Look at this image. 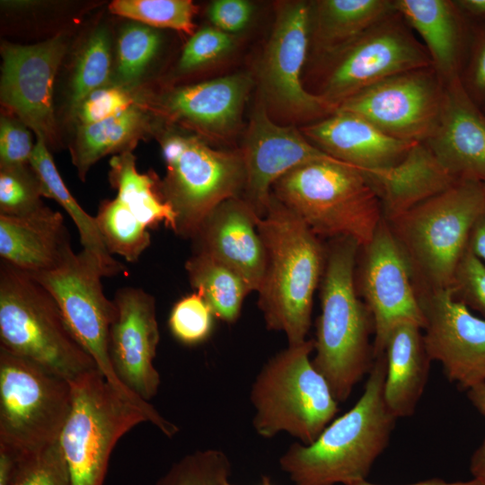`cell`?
Masks as SVG:
<instances>
[{"mask_svg":"<svg viewBox=\"0 0 485 485\" xmlns=\"http://www.w3.org/2000/svg\"><path fill=\"white\" fill-rule=\"evenodd\" d=\"M385 354L375 357L364 392L310 445L292 444L279 465L295 485H348L366 480L389 444L396 418L384 399Z\"/></svg>","mask_w":485,"mask_h":485,"instance_id":"cell-1","label":"cell"},{"mask_svg":"<svg viewBox=\"0 0 485 485\" xmlns=\"http://www.w3.org/2000/svg\"><path fill=\"white\" fill-rule=\"evenodd\" d=\"M257 227L266 251L259 308L269 330L283 332L290 346L301 344L311 327L326 251L308 225L273 195Z\"/></svg>","mask_w":485,"mask_h":485,"instance_id":"cell-2","label":"cell"},{"mask_svg":"<svg viewBox=\"0 0 485 485\" xmlns=\"http://www.w3.org/2000/svg\"><path fill=\"white\" fill-rule=\"evenodd\" d=\"M360 246L352 239H332L326 251L317 320L314 367L338 402L350 396L375 362L370 335L373 316L357 295L355 266Z\"/></svg>","mask_w":485,"mask_h":485,"instance_id":"cell-3","label":"cell"},{"mask_svg":"<svg viewBox=\"0 0 485 485\" xmlns=\"http://www.w3.org/2000/svg\"><path fill=\"white\" fill-rule=\"evenodd\" d=\"M485 210L484 184L458 180L440 194L387 221L407 258L419 295L450 289L472 229Z\"/></svg>","mask_w":485,"mask_h":485,"instance_id":"cell-4","label":"cell"},{"mask_svg":"<svg viewBox=\"0 0 485 485\" xmlns=\"http://www.w3.org/2000/svg\"><path fill=\"white\" fill-rule=\"evenodd\" d=\"M271 192L317 236L350 238L360 248L371 242L384 219L380 200L363 173L336 159L293 169Z\"/></svg>","mask_w":485,"mask_h":485,"instance_id":"cell-5","label":"cell"},{"mask_svg":"<svg viewBox=\"0 0 485 485\" xmlns=\"http://www.w3.org/2000/svg\"><path fill=\"white\" fill-rule=\"evenodd\" d=\"M0 348L67 381L97 368L50 293L31 275L4 260L0 264Z\"/></svg>","mask_w":485,"mask_h":485,"instance_id":"cell-6","label":"cell"},{"mask_svg":"<svg viewBox=\"0 0 485 485\" xmlns=\"http://www.w3.org/2000/svg\"><path fill=\"white\" fill-rule=\"evenodd\" d=\"M313 340L288 345L262 366L250 393L252 426L264 438L287 432L310 445L332 421L339 402L314 367Z\"/></svg>","mask_w":485,"mask_h":485,"instance_id":"cell-7","label":"cell"},{"mask_svg":"<svg viewBox=\"0 0 485 485\" xmlns=\"http://www.w3.org/2000/svg\"><path fill=\"white\" fill-rule=\"evenodd\" d=\"M159 141L166 168L160 187L176 215L173 232L191 239L218 205L242 196V154L215 149L196 134L176 129L164 131Z\"/></svg>","mask_w":485,"mask_h":485,"instance_id":"cell-8","label":"cell"},{"mask_svg":"<svg viewBox=\"0 0 485 485\" xmlns=\"http://www.w3.org/2000/svg\"><path fill=\"white\" fill-rule=\"evenodd\" d=\"M31 276L56 300L71 332L109 384L141 408L150 423L164 436H171L175 431V424L126 387L114 371L109 339L117 306L103 292L101 278L105 275L98 260L82 249L78 253L73 251L58 268Z\"/></svg>","mask_w":485,"mask_h":485,"instance_id":"cell-9","label":"cell"},{"mask_svg":"<svg viewBox=\"0 0 485 485\" xmlns=\"http://www.w3.org/2000/svg\"><path fill=\"white\" fill-rule=\"evenodd\" d=\"M72 402L59 443L73 485H103L111 452L146 413L124 398L97 369L68 381Z\"/></svg>","mask_w":485,"mask_h":485,"instance_id":"cell-10","label":"cell"},{"mask_svg":"<svg viewBox=\"0 0 485 485\" xmlns=\"http://www.w3.org/2000/svg\"><path fill=\"white\" fill-rule=\"evenodd\" d=\"M71 402L67 380L0 348V444L23 456L56 443Z\"/></svg>","mask_w":485,"mask_h":485,"instance_id":"cell-11","label":"cell"},{"mask_svg":"<svg viewBox=\"0 0 485 485\" xmlns=\"http://www.w3.org/2000/svg\"><path fill=\"white\" fill-rule=\"evenodd\" d=\"M396 11L357 39L322 57L318 95L332 110L395 75L432 66L429 55Z\"/></svg>","mask_w":485,"mask_h":485,"instance_id":"cell-12","label":"cell"},{"mask_svg":"<svg viewBox=\"0 0 485 485\" xmlns=\"http://www.w3.org/2000/svg\"><path fill=\"white\" fill-rule=\"evenodd\" d=\"M311 3L278 4L259 66L266 106L295 119H323L331 109L303 85L302 70L310 47Z\"/></svg>","mask_w":485,"mask_h":485,"instance_id":"cell-13","label":"cell"},{"mask_svg":"<svg viewBox=\"0 0 485 485\" xmlns=\"http://www.w3.org/2000/svg\"><path fill=\"white\" fill-rule=\"evenodd\" d=\"M445 87L433 66L383 80L340 104L336 110L356 114L386 135L425 142L441 114Z\"/></svg>","mask_w":485,"mask_h":485,"instance_id":"cell-14","label":"cell"},{"mask_svg":"<svg viewBox=\"0 0 485 485\" xmlns=\"http://www.w3.org/2000/svg\"><path fill=\"white\" fill-rule=\"evenodd\" d=\"M362 249L361 288L373 316L375 359L398 325L409 322L423 329L425 320L410 266L384 217Z\"/></svg>","mask_w":485,"mask_h":485,"instance_id":"cell-15","label":"cell"},{"mask_svg":"<svg viewBox=\"0 0 485 485\" xmlns=\"http://www.w3.org/2000/svg\"><path fill=\"white\" fill-rule=\"evenodd\" d=\"M424 314L423 340L431 361L449 382L469 391L485 383V319L474 315L453 290L419 295Z\"/></svg>","mask_w":485,"mask_h":485,"instance_id":"cell-16","label":"cell"},{"mask_svg":"<svg viewBox=\"0 0 485 485\" xmlns=\"http://www.w3.org/2000/svg\"><path fill=\"white\" fill-rule=\"evenodd\" d=\"M66 47L57 35L33 45L4 44L1 50L2 105L50 142L56 135L53 86Z\"/></svg>","mask_w":485,"mask_h":485,"instance_id":"cell-17","label":"cell"},{"mask_svg":"<svg viewBox=\"0 0 485 485\" xmlns=\"http://www.w3.org/2000/svg\"><path fill=\"white\" fill-rule=\"evenodd\" d=\"M245 168L242 198L259 217L267 212L273 184L299 166L334 159L312 144L295 126H281L263 100L255 106L241 151Z\"/></svg>","mask_w":485,"mask_h":485,"instance_id":"cell-18","label":"cell"},{"mask_svg":"<svg viewBox=\"0 0 485 485\" xmlns=\"http://www.w3.org/2000/svg\"><path fill=\"white\" fill-rule=\"evenodd\" d=\"M113 301L117 315L110 329L109 350L114 371L126 387L148 401L161 383L154 364L160 340L155 299L142 288L126 287Z\"/></svg>","mask_w":485,"mask_h":485,"instance_id":"cell-19","label":"cell"},{"mask_svg":"<svg viewBox=\"0 0 485 485\" xmlns=\"http://www.w3.org/2000/svg\"><path fill=\"white\" fill-rule=\"evenodd\" d=\"M252 85L250 75L236 73L178 87L157 101L156 110L200 137L226 140L240 128Z\"/></svg>","mask_w":485,"mask_h":485,"instance_id":"cell-20","label":"cell"},{"mask_svg":"<svg viewBox=\"0 0 485 485\" xmlns=\"http://www.w3.org/2000/svg\"><path fill=\"white\" fill-rule=\"evenodd\" d=\"M259 217L242 198L218 205L192 236L193 253L224 264L258 291L266 267L265 246L257 227Z\"/></svg>","mask_w":485,"mask_h":485,"instance_id":"cell-21","label":"cell"},{"mask_svg":"<svg viewBox=\"0 0 485 485\" xmlns=\"http://www.w3.org/2000/svg\"><path fill=\"white\" fill-rule=\"evenodd\" d=\"M444 87L438 124L423 143L456 179L485 185V117L459 76Z\"/></svg>","mask_w":485,"mask_h":485,"instance_id":"cell-22","label":"cell"},{"mask_svg":"<svg viewBox=\"0 0 485 485\" xmlns=\"http://www.w3.org/2000/svg\"><path fill=\"white\" fill-rule=\"evenodd\" d=\"M300 130L317 148L360 172L392 166L418 143L392 137L365 119L340 110Z\"/></svg>","mask_w":485,"mask_h":485,"instance_id":"cell-23","label":"cell"},{"mask_svg":"<svg viewBox=\"0 0 485 485\" xmlns=\"http://www.w3.org/2000/svg\"><path fill=\"white\" fill-rule=\"evenodd\" d=\"M361 172L378 197L387 221L440 194L458 181L423 142L416 143L392 166Z\"/></svg>","mask_w":485,"mask_h":485,"instance_id":"cell-24","label":"cell"},{"mask_svg":"<svg viewBox=\"0 0 485 485\" xmlns=\"http://www.w3.org/2000/svg\"><path fill=\"white\" fill-rule=\"evenodd\" d=\"M63 215L45 207L31 216L0 215L2 260L30 274L58 268L73 252Z\"/></svg>","mask_w":485,"mask_h":485,"instance_id":"cell-25","label":"cell"},{"mask_svg":"<svg viewBox=\"0 0 485 485\" xmlns=\"http://www.w3.org/2000/svg\"><path fill=\"white\" fill-rule=\"evenodd\" d=\"M421 330L413 323L400 324L385 347L384 399L396 419L414 413L428 382L431 359Z\"/></svg>","mask_w":485,"mask_h":485,"instance_id":"cell-26","label":"cell"},{"mask_svg":"<svg viewBox=\"0 0 485 485\" xmlns=\"http://www.w3.org/2000/svg\"><path fill=\"white\" fill-rule=\"evenodd\" d=\"M394 6L424 40L442 84L458 77L462 27L456 4L447 0H395Z\"/></svg>","mask_w":485,"mask_h":485,"instance_id":"cell-27","label":"cell"},{"mask_svg":"<svg viewBox=\"0 0 485 485\" xmlns=\"http://www.w3.org/2000/svg\"><path fill=\"white\" fill-rule=\"evenodd\" d=\"M396 12L391 0L311 2L310 46L320 57L347 46Z\"/></svg>","mask_w":485,"mask_h":485,"instance_id":"cell-28","label":"cell"},{"mask_svg":"<svg viewBox=\"0 0 485 485\" xmlns=\"http://www.w3.org/2000/svg\"><path fill=\"white\" fill-rule=\"evenodd\" d=\"M145 104L137 103L104 120L78 126L72 146V161L82 181L101 158L131 151L137 141L150 129Z\"/></svg>","mask_w":485,"mask_h":485,"instance_id":"cell-29","label":"cell"},{"mask_svg":"<svg viewBox=\"0 0 485 485\" xmlns=\"http://www.w3.org/2000/svg\"><path fill=\"white\" fill-rule=\"evenodd\" d=\"M36 137L30 164L41 181L44 197L57 201L70 216L78 229L83 250L98 260L105 277L125 273L126 267L108 251L95 216L87 214L66 188L47 147L46 139Z\"/></svg>","mask_w":485,"mask_h":485,"instance_id":"cell-30","label":"cell"},{"mask_svg":"<svg viewBox=\"0 0 485 485\" xmlns=\"http://www.w3.org/2000/svg\"><path fill=\"white\" fill-rule=\"evenodd\" d=\"M110 181L117 190V197L136 217L147 227L154 229L163 224L174 231L176 215L166 202L160 182L154 175L141 173L136 166L131 151L114 155L110 162Z\"/></svg>","mask_w":485,"mask_h":485,"instance_id":"cell-31","label":"cell"},{"mask_svg":"<svg viewBox=\"0 0 485 485\" xmlns=\"http://www.w3.org/2000/svg\"><path fill=\"white\" fill-rule=\"evenodd\" d=\"M185 269L194 292L202 296L214 316L234 322L245 297L251 292L245 281L224 264L201 253H193Z\"/></svg>","mask_w":485,"mask_h":485,"instance_id":"cell-32","label":"cell"},{"mask_svg":"<svg viewBox=\"0 0 485 485\" xmlns=\"http://www.w3.org/2000/svg\"><path fill=\"white\" fill-rule=\"evenodd\" d=\"M108 251L137 262L151 242L149 231L118 198L103 200L95 216Z\"/></svg>","mask_w":485,"mask_h":485,"instance_id":"cell-33","label":"cell"},{"mask_svg":"<svg viewBox=\"0 0 485 485\" xmlns=\"http://www.w3.org/2000/svg\"><path fill=\"white\" fill-rule=\"evenodd\" d=\"M111 13L132 19L151 28L172 29L189 35L195 31L198 6L190 0H115Z\"/></svg>","mask_w":485,"mask_h":485,"instance_id":"cell-34","label":"cell"},{"mask_svg":"<svg viewBox=\"0 0 485 485\" xmlns=\"http://www.w3.org/2000/svg\"><path fill=\"white\" fill-rule=\"evenodd\" d=\"M110 73V38L107 30L101 27L90 36L76 59L71 84L72 110L92 92L107 85Z\"/></svg>","mask_w":485,"mask_h":485,"instance_id":"cell-35","label":"cell"},{"mask_svg":"<svg viewBox=\"0 0 485 485\" xmlns=\"http://www.w3.org/2000/svg\"><path fill=\"white\" fill-rule=\"evenodd\" d=\"M160 42V35L151 27L138 22L123 27L117 48L118 84L130 86L136 83L155 57Z\"/></svg>","mask_w":485,"mask_h":485,"instance_id":"cell-36","label":"cell"},{"mask_svg":"<svg viewBox=\"0 0 485 485\" xmlns=\"http://www.w3.org/2000/svg\"><path fill=\"white\" fill-rule=\"evenodd\" d=\"M228 456L219 449L198 450L175 463L154 485H226Z\"/></svg>","mask_w":485,"mask_h":485,"instance_id":"cell-37","label":"cell"},{"mask_svg":"<svg viewBox=\"0 0 485 485\" xmlns=\"http://www.w3.org/2000/svg\"><path fill=\"white\" fill-rule=\"evenodd\" d=\"M41 181L31 164L0 168V215L23 217L42 210L46 205Z\"/></svg>","mask_w":485,"mask_h":485,"instance_id":"cell-38","label":"cell"},{"mask_svg":"<svg viewBox=\"0 0 485 485\" xmlns=\"http://www.w3.org/2000/svg\"><path fill=\"white\" fill-rule=\"evenodd\" d=\"M10 485H73L59 440L20 458Z\"/></svg>","mask_w":485,"mask_h":485,"instance_id":"cell-39","label":"cell"},{"mask_svg":"<svg viewBox=\"0 0 485 485\" xmlns=\"http://www.w3.org/2000/svg\"><path fill=\"white\" fill-rule=\"evenodd\" d=\"M214 317L206 301L194 292L173 305L168 323L177 340L184 344L194 345L209 336Z\"/></svg>","mask_w":485,"mask_h":485,"instance_id":"cell-40","label":"cell"},{"mask_svg":"<svg viewBox=\"0 0 485 485\" xmlns=\"http://www.w3.org/2000/svg\"><path fill=\"white\" fill-rule=\"evenodd\" d=\"M235 43L234 35L214 26L195 31L183 48L178 67L182 72L211 65L229 54Z\"/></svg>","mask_w":485,"mask_h":485,"instance_id":"cell-41","label":"cell"},{"mask_svg":"<svg viewBox=\"0 0 485 485\" xmlns=\"http://www.w3.org/2000/svg\"><path fill=\"white\" fill-rule=\"evenodd\" d=\"M137 103L130 86L107 84L88 94L74 112L78 126L89 125L113 117Z\"/></svg>","mask_w":485,"mask_h":485,"instance_id":"cell-42","label":"cell"},{"mask_svg":"<svg viewBox=\"0 0 485 485\" xmlns=\"http://www.w3.org/2000/svg\"><path fill=\"white\" fill-rule=\"evenodd\" d=\"M454 296L485 319V264L467 247L457 266Z\"/></svg>","mask_w":485,"mask_h":485,"instance_id":"cell-43","label":"cell"},{"mask_svg":"<svg viewBox=\"0 0 485 485\" xmlns=\"http://www.w3.org/2000/svg\"><path fill=\"white\" fill-rule=\"evenodd\" d=\"M35 147L30 128L18 118L1 117L0 168L30 164Z\"/></svg>","mask_w":485,"mask_h":485,"instance_id":"cell-44","label":"cell"},{"mask_svg":"<svg viewBox=\"0 0 485 485\" xmlns=\"http://www.w3.org/2000/svg\"><path fill=\"white\" fill-rule=\"evenodd\" d=\"M207 14L214 27L234 35L244 29L252 14V4L245 0H216Z\"/></svg>","mask_w":485,"mask_h":485,"instance_id":"cell-45","label":"cell"},{"mask_svg":"<svg viewBox=\"0 0 485 485\" xmlns=\"http://www.w3.org/2000/svg\"><path fill=\"white\" fill-rule=\"evenodd\" d=\"M466 393L471 403L485 418V383ZM470 471L473 479L485 485V436L471 457Z\"/></svg>","mask_w":485,"mask_h":485,"instance_id":"cell-46","label":"cell"},{"mask_svg":"<svg viewBox=\"0 0 485 485\" xmlns=\"http://www.w3.org/2000/svg\"><path fill=\"white\" fill-rule=\"evenodd\" d=\"M22 456L0 444V485H10Z\"/></svg>","mask_w":485,"mask_h":485,"instance_id":"cell-47","label":"cell"},{"mask_svg":"<svg viewBox=\"0 0 485 485\" xmlns=\"http://www.w3.org/2000/svg\"><path fill=\"white\" fill-rule=\"evenodd\" d=\"M467 247L485 264V210L472 229Z\"/></svg>","mask_w":485,"mask_h":485,"instance_id":"cell-48","label":"cell"},{"mask_svg":"<svg viewBox=\"0 0 485 485\" xmlns=\"http://www.w3.org/2000/svg\"><path fill=\"white\" fill-rule=\"evenodd\" d=\"M348 485H382V484H375V483L369 482L366 480H364V481L353 482ZM403 485H483V484L473 478L470 481H446L443 479L433 478V479H428V480L420 481L410 483V484H403Z\"/></svg>","mask_w":485,"mask_h":485,"instance_id":"cell-49","label":"cell"},{"mask_svg":"<svg viewBox=\"0 0 485 485\" xmlns=\"http://www.w3.org/2000/svg\"><path fill=\"white\" fill-rule=\"evenodd\" d=\"M473 82L480 90H485V44L480 50L473 70Z\"/></svg>","mask_w":485,"mask_h":485,"instance_id":"cell-50","label":"cell"},{"mask_svg":"<svg viewBox=\"0 0 485 485\" xmlns=\"http://www.w3.org/2000/svg\"><path fill=\"white\" fill-rule=\"evenodd\" d=\"M456 3L473 14L485 16V0H462Z\"/></svg>","mask_w":485,"mask_h":485,"instance_id":"cell-51","label":"cell"},{"mask_svg":"<svg viewBox=\"0 0 485 485\" xmlns=\"http://www.w3.org/2000/svg\"><path fill=\"white\" fill-rule=\"evenodd\" d=\"M261 485H272V483L268 478L264 477Z\"/></svg>","mask_w":485,"mask_h":485,"instance_id":"cell-52","label":"cell"},{"mask_svg":"<svg viewBox=\"0 0 485 485\" xmlns=\"http://www.w3.org/2000/svg\"><path fill=\"white\" fill-rule=\"evenodd\" d=\"M226 485H234V484H232V483L229 482V483H227Z\"/></svg>","mask_w":485,"mask_h":485,"instance_id":"cell-53","label":"cell"},{"mask_svg":"<svg viewBox=\"0 0 485 485\" xmlns=\"http://www.w3.org/2000/svg\"><path fill=\"white\" fill-rule=\"evenodd\" d=\"M484 188H485V185H484Z\"/></svg>","mask_w":485,"mask_h":485,"instance_id":"cell-54","label":"cell"}]
</instances>
